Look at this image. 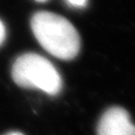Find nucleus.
<instances>
[{
    "mask_svg": "<svg viewBox=\"0 0 135 135\" xmlns=\"http://www.w3.org/2000/svg\"><path fill=\"white\" fill-rule=\"evenodd\" d=\"M31 29L39 44L48 53L62 60H71L80 50L77 30L66 18L40 11L31 18Z\"/></svg>",
    "mask_w": 135,
    "mask_h": 135,
    "instance_id": "obj_1",
    "label": "nucleus"
},
{
    "mask_svg": "<svg viewBox=\"0 0 135 135\" xmlns=\"http://www.w3.org/2000/svg\"><path fill=\"white\" fill-rule=\"evenodd\" d=\"M11 75L18 86L39 89L49 95H56L62 88L57 69L48 59L36 53L20 55L12 66Z\"/></svg>",
    "mask_w": 135,
    "mask_h": 135,
    "instance_id": "obj_2",
    "label": "nucleus"
},
{
    "mask_svg": "<svg viewBox=\"0 0 135 135\" xmlns=\"http://www.w3.org/2000/svg\"><path fill=\"white\" fill-rule=\"evenodd\" d=\"M97 135H135V125L125 109L112 107L100 118Z\"/></svg>",
    "mask_w": 135,
    "mask_h": 135,
    "instance_id": "obj_3",
    "label": "nucleus"
},
{
    "mask_svg": "<svg viewBox=\"0 0 135 135\" xmlns=\"http://www.w3.org/2000/svg\"><path fill=\"white\" fill-rule=\"evenodd\" d=\"M66 2L75 8H83L86 6L88 0H66Z\"/></svg>",
    "mask_w": 135,
    "mask_h": 135,
    "instance_id": "obj_4",
    "label": "nucleus"
},
{
    "mask_svg": "<svg viewBox=\"0 0 135 135\" xmlns=\"http://www.w3.org/2000/svg\"><path fill=\"white\" fill-rule=\"evenodd\" d=\"M5 38H6V29L2 21L0 20V45L4 42Z\"/></svg>",
    "mask_w": 135,
    "mask_h": 135,
    "instance_id": "obj_5",
    "label": "nucleus"
},
{
    "mask_svg": "<svg viewBox=\"0 0 135 135\" xmlns=\"http://www.w3.org/2000/svg\"><path fill=\"white\" fill-rule=\"evenodd\" d=\"M6 135H23V134L20 133V132H10V133H8V134Z\"/></svg>",
    "mask_w": 135,
    "mask_h": 135,
    "instance_id": "obj_6",
    "label": "nucleus"
},
{
    "mask_svg": "<svg viewBox=\"0 0 135 135\" xmlns=\"http://www.w3.org/2000/svg\"><path fill=\"white\" fill-rule=\"evenodd\" d=\"M35 1H37V2H45V1H47V0H35Z\"/></svg>",
    "mask_w": 135,
    "mask_h": 135,
    "instance_id": "obj_7",
    "label": "nucleus"
}]
</instances>
